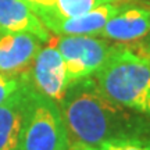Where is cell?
<instances>
[{"label": "cell", "mask_w": 150, "mask_h": 150, "mask_svg": "<svg viewBox=\"0 0 150 150\" xmlns=\"http://www.w3.org/2000/svg\"><path fill=\"white\" fill-rule=\"evenodd\" d=\"M60 110L71 146H96L122 139H150V120L112 102L93 76L71 83Z\"/></svg>", "instance_id": "6da1fadb"}, {"label": "cell", "mask_w": 150, "mask_h": 150, "mask_svg": "<svg viewBox=\"0 0 150 150\" xmlns=\"http://www.w3.org/2000/svg\"><path fill=\"white\" fill-rule=\"evenodd\" d=\"M100 91L112 102L150 120V57L131 45L118 43L93 75Z\"/></svg>", "instance_id": "7a4b0ae2"}, {"label": "cell", "mask_w": 150, "mask_h": 150, "mask_svg": "<svg viewBox=\"0 0 150 150\" xmlns=\"http://www.w3.org/2000/svg\"><path fill=\"white\" fill-rule=\"evenodd\" d=\"M20 150H71L70 135L57 102L32 86Z\"/></svg>", "instance_id": "3957f363"}, {"label": "cell", "mask_w": 150, "mask_h": 150, "mask_svg": "<svg viewBox=\"0 0 150 150\" xmlns=\"http://www.w3.org/2000/svg\"><path fill=\"white\" fill-rule=\"evenodd\" d=\"M54 42L63 57L70 85L93 76L118 45L100 36H57Z\"/></svg>", "instance_id": "277c9868"}, {"label": "cell", "mask_w": 150, "mask_h": 150, "mask_svg": "<svg viewBox=\"0 0 150 150\" xmlns=\"http://www.w3.org/2000/svg\"><path fill=\"white\" fill-rule=\"evenodd\" d=\"M54 39L56 38L53 36L50 42L45 43L38 52L28 71V78L39 93L59 103L70 83L67 79L64 61Z\"/></svg>", "instance_id": "5b68a950"}, {"label": "cell", "mask_w": 150, "mask_h": 150, "mask_svg": "<svg viewBox=\"0 0 150 150\" xmlns=\"http://www.w3.org/2000/svg\"><path fill=\"white\" fill-rule=\"evenodd\" d=\"M43 45L35 35L0 28V72L14 76L27 74Z\"/></svg>", "instance_id": "8992f818"}, {"label": "cell", "mask_w": 150, "mask_h": 150, "mask_svg": "<svg viewBox=\"0 0 150 150\" xmlns=\"http://www.w3.org/2000/svg\"><path fill=\"white\" fill-rule=\"evenodd\" d=\"M150 32V6H139L125 1L117 14L110 18L103 28L100 38L114 43L139 42Z\"/></svg>", "instance_id": "52a82bcc"}, {"label": "cell", "mask_w": 150, "mask_h": 150, "mask_svg": "<svg viewBox=\"0 0 150 150\" xmlns=\"http://www.w3.org/2000/svg\"><path fill=\"white\" fill-rule=\"evenodd\" d=\"M32 83L27 78L0 104V150H20Z\"/></svg>", "instance_id": "ba28073f"}, {"label": "cell", "mask_w": 150, "mask_h": 150, "mask_svg": "<svg viewBox=\"0 0 150 150\" xmlns=\"http://www.w3.org/2000/svg\"><path fill=\"white\" fill-rule=\"evenodd\" d=\"M124 0L106 3L76 17H59L45 24L57 36H100L103 28L124 6Z\"/></svg>", "instance_id": "9c48e42d"}, {"label": "cell", "mask_w": 150, "mask_h": 150, "mask_svg": "<svg viewBox=\"0 0 150 150\" xmlns=\"http://www.w3.org/2000/svg\"><path fill=\"white\" fill-rule=\"evenodd\" d=\"M0 28L11 32L31 33L43 43L53 39V33L22 0H0Z\"/></svg>", "instance_id": "30bf717a"}, {"label": "cell", "mask_w": 150, "mask_h": 150, "mask_svg": "<svg viewBox=\"0 0 150 150\" xmlns=\"http://www.w3.org/2000/svg\"><path fill=\"white\" fill-rule=\"evenodd\" d=\"M112 1H121V0H54V11L50 16L42 18V22L46 24L47 21L59 17L81 16L99 6L112 3Z\"/></svg>", "instance_id": "8fae6325"}, {"label": "cell", "mask_w": 150, "mask_h": 150, "mask_svg": "<svg viewBox=\"0 0 150 150\" xmlns=\"http://www.w3.org/2000/svg\"><path fill=\"white\" fill-rule=\"evenodd\" d=\"M71 150H150V139H122L96 146H71Z\"/></svg>", "instance_id": "7c38bea8"}, {"label": "cell", "mask_w": 150, "mask_h": 150, "mask_svg": "<svg viewBox=\"0 0 150 150\" xmlns=\"http://www.w3.org/2000/svg\"><path fill=\"white\" fill-rule=\"evenodd\" d=\"M27 74L14 76V75H7L0 72V104L22 85V82L27 78Z\"/></svg>", "instance_id": "4fadbf2b"}, {"label": "cell", "mask_w": 150, "mask_h": 150, "mask_svg": "<svg viewBox=\"0 0 150 150\" xmlns=\"http://www.w3.org/2000/svg\"><path fill=\"white\" fill-rule=\"evenodd\" d=\"M22 1H25L32 8L33 13L40 18V21L42 18L50 16L54 11V0H22Z\"/></svg>", "instance_id": "5bb4252c"}, {"label": "cell", "mask_w": 150, "mask_h": 150, "mask_svg": "<svg viewBox=\"0 0 150 150\" xmlns=\"http://www.w3.org/2000/svg\"><path fill=\"white\" fill-rule=\"evenodd\" d=\"M131 46H134L138 52H140V53H143L150 57V32L147 33L143 39H140L139 42L131 43Z\"/></svg>", "instance_id": "9a60e30c"}]
</instances>
